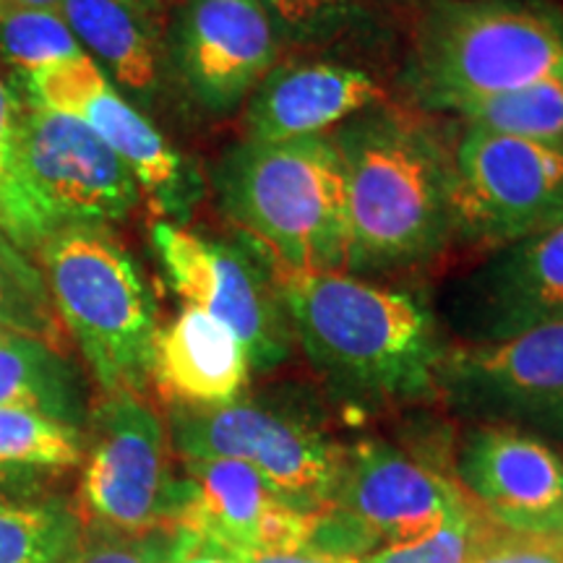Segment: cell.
<instances>
[{
    "mask_svg": "<svg viewBox=\"0 0 563 563\" xmlns=\"http://www.w3.org/2000/svg\"><path fill=\"white\" fill-rule=\"evenodd\" d=\"M272 264L295 342L336 402L378 412L439 399L449 347L420 295Z\"/></svg>",
    "mask_w": 563,
    "mask_h": 563,
    "instance_id": "cell-1",
    "label": "cell"
},
{
    "mask_svg": "<svg viewBox=\"0 0 563 563\" xmlns=\"http://www.w3.org/2000/svg\"><path fill=\"white\" fill-rule=\"evenodd\" d=\"M563 76V16L543 0H431L420 13L405 87L428 112H462Z\"/></svg>",
    "mask_w": 563,
    "mask_h": 563,
    "instance_id": "cell-3",
    "label": "cell"
},
{
    "mask_svg": "<svg viewBox=\"0 0 563 563\" xmlns=\"http://www.w3.org/2000/svg\"><path fill=\"white\" fill-rule=\"evenodd\" d=\"M0 55L19 76L81 58L84 47L58 11H11L0 16Z\"/></svg>",
    "mask_w": 563,
    "mask_h": 563,
    "instance_id": "cell-26",
    "label": "cell"
},
{
    "mask_svg": "<svg viewBox=\"0 0 563 563\" xmlns=\"http://www.w3.org/2000/svg\"><path fill=\"white\" fill-rule=\"evenodd\" d=\"M332 506L378 551L439 530L475 504L452 473H441L397 443L365 439L344 452Z\"/></svg>",
    "mask_w": 563,
    "mask_h": 563,
    "instance_id": "cell-14",
    "label": "cell"
},
{
    "mask_svg": "<svg viewBox=\"0 0 563 563\" xmlns=\"http://www.w3.org/2000/svg\"><path fill=\"white\" fill-rule=\"evenodd\" d=\"M439 399L475 426H509L563 441V319L449 350Z\"/></svg>",
    "mask_w": 563,
    "mask_h": 563,
    "instance_id": "cell-11",
    "label": "cell"
},
{
    "mask_svg": "<svg viewBox=\"0 0 563 563\" xmlns=\"http://www.w3.org/2000/svg\"><path fill=\"white\" fill-rule=\"evenodd\" d=\"M563 319V222L498 245L452 298V321L475 342Z\"/></svg>",
    "mask_w": 563,
    "mask_h": 563,
    "instance_id": "cell-16",
    "label": "cell"
},
{
    "mask_svg": "<svg viewBox=\"0 0 563 563\" xmlns=\"http://www.w3.org/2000/svg\"><path fill=\"white\" fill-rule=\"evenodd\" d=\"M0 407L32 410L84 431L89 420L81 376L66 352L0 329Z\"/></svg>",
    "mask_w": 563,
    "mask_h": 563,
    "instance_id": "cell-21",
    "label": "cell"
},
{
    "mask_svg": "<svg viewBox=\"0 0 563 563\" xmlns=\"http://www.w3.org/2000/svg\"><path fill=\"white\" fill-rule=\"evenodd\" d=\"M170 443L180 460L245 462L306 514L332 506L347 452L306 407L245 397L214 410H170Z\"/></svg>",
    "mask_w": 563,
    "mask_h": 563,
    "instance_id": "cell-7",
    "label": "cell"
},
{
    "mask_svg": "<svg viewBox=\"0 0 563 563\" xmlns=\"http://www.w3.org/2000/svg\"><path fill=\"white\" fill-rule=\"evenodd\" d=\"M152 243L170 290L238 336L251 373L290 361L295 334L266 251L175 222L154 224Z\"/></svg>",
    "mask_w": 563,
    "mask_h": 563,
    "instance_id": "cell-9",
    "label": "cell"
},
{
    "mask_svg": "<svg viewBox=\"0 0 563 563\" xmlns=\"http://www.w3.org/2000/svg\"><path fill=\"white\" fill-rule=\"evenodd\" d=\"M382 102V84L357 66L334 60L274 66L245 100V139L279 144L327 136Z\"/></svg>",
    "mask_w": 563,
    "mask_h": 563,
    "instance_id": "cell-18",
    "label": "cell"
},
{
    "mask_svg": "<svg viewBox=\"0 0 563 563\" xmlns=\"http://www.w3.org/2000/svg\"><path fill=\"white\" fill-rule=\"evenodd\" d=\"M141 188L125 162L66 112L19 108L11 178L0 230L21 251L76 224L121 222L136 209Z\"/></svg>",
    "mask_w": 563,
    "mask_h": 563,
    "instance_id": "cell-6",
    "label": "cell"
},
{
    "mask_svg": "<svg viewBox=\"0 0 563 563\" xmlns=\"http://www.w3.org/2000/svg\"><path fill=\"white\" fill-rule=\"evenodd\" d=\"M24 84L32 108L66 112L87 123L125 162L154 211L167 217L165 222L183 224L191 217L203 194L196 167L136 104L112 87L87 53L24 76Z\"/></svg>",
    "mask_w": 563,
    "mask_h": 563,
    "instance_id": "cell-12",
    "label": "cell"
},
{
    "mask_svg": "<svg viewBox=\"0 0 563 563\" xmlns=\"http://www.w3.org/2000/svg\"><path fill=\"white\" fill-rule=\"evenodd\" d=\"M84 462V431L32 410L0 407V473L68 470Z\"/></svg>",
    "mask_w": 563,
    "mask_h": 563,
    "instance_id": "cell-23",
    "label": "cell"
},
{
    "mask_svg": "<svg viewBox=\"0 0 563 563\" xmlns=\"http://www.w3.org/2000/svg\"><path fill=\"white\" fill-rule=\"evenodd\" d=\"M19 108H21V104H19L16 97H13L9 87L0 81V214H3L5 194H9L13 136H16Z\"/></svg>",
    "mask_w": 563,
    "mask_h": 563,
    "instance_id": "cell-32",
    "label": "cell"
},
{
    "mask_svg": "<svg viewBox=\"0 0 563 563\" xmlns=\"http://www.w3.org/2000/svg\"><path fill=\"white\" fill-rule=\"evenodd\" d=\"M186 493V477L173 475L165 422L144 394H102L84 435V522L123 532L173 530Z\"/></svg>",
    "mask_w": 563,
    "mask_h": 563,
    "instance_id": "cell-8",
    "label": "cell"
},
{
    "mask_svg": "<svg viewBox=\"0 0 563 563\" xmlns=\"http://www.w3.org/2000/svg\"><path fill=\"white\" fill-rule=\"evenodd\" d=\"M490 525L473 506L443 522L439 530L407 543L378 548L376 553L361 559V563H473L483 551Z\"/></svg>",
    "mask_w": 563,
    "mask_h": 563,
    "instance_id": "cell-28",
    "label": "cell"
},
{
    "mask_svg": "<svg viewBox=\"0 0 563 563\" xmlns=\"http://www.w3.org/2000/svg\"><path fill=\"white\" fill-rule=\"evenodd\" d=\"M81 534L79 506L63 498L0 496V563H68Z\"/></svg>",
    "mask_w": 563,
    "mask_h": 563,
    "instance_id": "cell-22",
    "label": "cell"
},
{
    "mask_svg": "<svg viewBox=\"0 0 563 563\" xmlns=\"http://www.w3.org/2000/svg\"><path fill=\"white\" fill-rule=\"evenodd\" d=\"M150 382L170 410H214L243 399L251 363L238 336L199 308L157 329Z\"/></svg>",
    "mask_w": 563,
    "mask_h": 563,
    "instance_id": "cell-19",
    "label": "cell"
},
{
    "mask_svg": "<svg viewBox=\"0 0 563 563\" xmlns=\"http://www.w3.org/2000/svg\"><path fill=\"white\" fill-rule=\"evenodd\" d=\"M456 238L514 243L563 222V141L464 125L454 144Z\"/></svg>",
    "mask_w": 563,
    "mask_h": 563,
    "instance_id": "cell-10",
    "label": "cell"
},
{
    "mask_svg": "<svg viewBox=\"0 0 563 563\" xmlns=\"http://www.w3.org/2000/svg\"><path fill=\"white\" fill-rule=\"evenodd\" d=\"M473 563H488V561H485V555H483V551H481V555H477V559H475Z\"/></svg>",
    "mask_w": 563,
    "mask_h": 563,
    "instance_id": "cell-37",
    "label": "cell"
},
{
    "mask_svg": "<svg viewBox=\"0 0 563 563\" xmlns=\"http://www.w3.org/2000/svg\"><path fill=\"white\" fill-rule=\"evenodd\" d=\"M53 308L102 394H144L157 302L136 258L108 224H76L40 245Z\"/></svg>",
    "mask_w": 563,
    "mask_h": 563,
    "instance_id": "cell-5",
    "label": "cell"
},
{
    "mask_svg": "<svg viewBox=\"0 0 563 563\" xmlns=\"http://www.w3.org/2000/svg\"><path fill=\"white\" fill-rule=\"evenodd\" d=\"M173 530L123 532L84 522L81 543L68 563H167L170 561Z\"/></svg>",
    "mask_w": 563,
    "mask_h": 563,
    "instance_id": "cell-29",
    "label": "cell"
},
{
    "mask_svg": "<svg viewBox=\"0 0 563 563\" xmlns=\"http://www.w3.org/2000/svg\"><path fill=\"white\" fill-rule=\"evenodd\" d=\"M63 0H0V16L11 11H60Z\"/></svg>",
    "mask_w": 563,
    "mask_h": 563,
    "instance_id": "cell-34",
    "label": "cell"
},
{
    "mask_svg": "<svg viewBox=\"0 0 563 563\" xmlns=\"http://www.w3.org/2000/svg\"><path fill=\"white\" fill-rule=\"evenodd\" d=\"M60 16L84 53L136 108H152L165 84V45L157 24L121 0H63Z\"/></svg>",
    "mask_w": 563,
    "mask_h": 563,
    "instance_id": "cell-20",
    "label": "cell"
},
{
    "mask_svg": "<svg viewBox=\"0 0 563 563\" xmlns=\"http://www.w3.org/2000/svg\"><path fill=\"white\" fill-rule=\"evenodd\" d=\"M19 473H0V485H3V483H9L11 481V477H16Z\"/></svg>",
    "mask_w": 563,
    "mask_h": 563,
    "instance_id": "cell-36",
    "label": "cell"
},
{
    "mask_svg": "<svg viewBox=\"0 0 563 563\" xmlns=\"http://www.w3.org/2000/svg\"><path fill=\"white\" fill-rule=\"evenodd\" d=\"M165 45V70L209 115H228L277 66L282 37L262 0H186Z\"/></svg>",
    "mask_w": 563,
    "mask_h": 563,
    "instance_id": "cell-13",
    "label": "cell"
},
{
    "mask_svg": "<svg viewBox=\"0 0 563 563\" xmlns=\"http://www.w3.org/2000/svg\"><path fill=\"white\" fill-rule=\"evenodd\" d=\"M0 329L34 336L63 350L60 319L40 266L0 230Z\"/></svg>",
    "mask_w": 563,
    "mask_h": 563,
    "instance_id": "cell-24",
    "label": "cell"
},
{
    "mask_svg": "<svg viewBox=\"0 0 563 563\" xmlns=\"http://www.w3.org/2000/svg\"><path fill=\"white\" fill-rule=\"evenodd\" d=\"M217 201L272 262L300 272H342L344 167L332 133L230 146L217 162Z\"/></svg>",
    "mask_w": 563,
    "mask_h": 563,
    "instance_id": "cell-4",
    "label": "cell"
},
{
    "mask_svg": "<svg viewBox=\"0 0 563 563\" xmlns=\"http://www.w3.org/2000/svg\"><path fill=\"white\" fill-rule=\"evenodd\" d=\"M452 475L501 530L563 538V456L551 441L509 426H473L456 446Z\"/></svg>",
    "mask_w": 563,
    "mask_h": 563,
    "instance_id": "cell-15",
    "label": "cell"
},
{
    "mask_svg": "<svg viewBox=\"0 0 563 563\" xmlns=\"http://www.w3.org/2000/svg\"><path fill=\"white\" fill-rule=\"evenodd\" d=\"M121 3H125V5H129V9L139 11L141 16H146V19H152V21H157L159 9H162V0H121Z\"/></svg>",
    "mask_w": 563,
    "mask_h": 563,
    "instance_id": "cell-35",
    "label": "cell"
},
{
    "mask_svg": "<svg viewBox=\"0 0 563 563\" xmlns=\"http://www.w3.org/2000/svg\"><path fill=\"white\" fill-rule=\"evenodd\" d=\"M186 506L175 527L217 540L238 555L300 551L313 530V514L292 509L256 470L238 460H183Z\"/></svg>",
    "mask_w": 563,
    "mask_h": 563,
    "instance_id": "cell-17",
    "label": "cell"
},
{
    "mask_svg": "<svg viewBox=\"0 0 563 563\" xmlns=\"http://www.w3.org/2000/svg\"><path fill=\"white\" fill-rule=\"evenodd\" d=\"M464 125L517 139L563 141V76L496 95L456 112Z\"/></svg>",
    "mask_w": 563,
    "mask_h": 563,
    "instance_id": "cell-25",
    "label": "cell"
},
{
    "mask_svg": "<svg viewBox=\"0 0 563 563\" xmlns=\"http://www.w3.org/2000/svg\"><path fill=\"white\" fill-rule=\"evenodd\" d=\"M167 563H245V559L222 543H217V540L207 538V534L186 530V527H175L170 561Z\"/></svg>",
    "mask_w": 563,
    "mask_h": 563,
    "instance_id": "cell-31",
    "label": "cell"
},
{
    "mask_svg": "<svg viewBox=\"0 0 563 563\" xmlns=\"http://www.w3.org/2000/svg\"><path fill=\"white\" fill-rule=\"evenodd\" d=\"M245 563H361V561L344 559V555L311 551V548H300V551H282V553H253V555H245Z\"/></svg>",
    "mask_w": 563,
    "mask_h": 563,
    "instance_id": "cell-33",
    "label": "cell"
},
{
    "mask_svg": "<svg viewBox=\"0 0 563 563\" xmlns=\"http://www.w3.org/2000/svg\"><path fill=\"white\" fill-rule=\"evenodd\" d=\"M483 555L488 563H563V538L519 534L490 525Z\"/></svg>",
    "mask_w": 563,
    "mask_h": 563,
    "instance_id": "cell-30",
    "label": "cell"
},
{
    "mask_svg": "<svg viewBox=\"0 0 563 563\" xmlns=\"http://www.w3.org/2000/svg\"><path fill=\"white\" fill-rule=\"evenodd\" d=\"M282 45H327L368 16L378 0H262Z\"/></svg>",
    "mask_w": 563,
    "mask_h": 563,
    "instance_id": "cell-27",
    "label": "cell"
},
{
    "mask_svg": "<svg viewBox=\"0 0 563 563\" xmlns=\"http://www.w3.org/2000/svg\"><path fill=\"white\" fill-rule=\"evenodd\" d=\"M332 139L347 194L342 272H402L454 241V146L433 125L376 104L344 121Z\"/></svg>",
    "mask_w": 563,
    "mask_h": 563,
    "instance_id": "cell-2",
    "label": "cell"
}]
</instances>
